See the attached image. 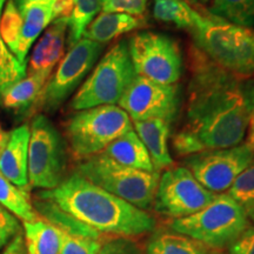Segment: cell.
Segmentation results:
<instances>
[{"instance_id": "6da1fadb", "label": "cell", "mask_w": 254, "mask_h": 254, "mask_svg": "<svg viewBox=\"0 0 254 254\" xmlns=\"http://www.w3.org/2000/svg\"><path fill=\"white\" fill-rule=\"evenodd\" d=\"M185 122L173 136L179 157L233 147L243 142L254 107L253 79H241L212 63L194 45Z\"/></svg>"}, {"instance_id": "7a4b0ae2", "label": "cell", "mask_w": 254, "mask_h": 254, "mask_svg": "<svg viewBox=\"0 0 254 254\" xmlns=\"http://www.w3.org/2000/svg\"><path fill=\"white\" fill-rule=\"evenodd\" d=\"M38 198L52 202L100 234L133 238L151 233L157 225L147 211L106 192L78 172L66 177L56 189L41 190Z\"/></svg>"}, {"instance_id": "3957f363", "label": "cell", "mask_w": 254, "mask_h": 254, "mask_svg": "<svg viewBox=\"0 0 254 254\" xmlns=\"http://www.w3.org/2000/svg\"><path fill=\"white\" fill-rule=\"evenodd\" d=\"M189 33L212 63L241 79H254V28L238 26L200 12Z\"/></svg>"}, {"instance_id": "277c9868", "label": "cell", "mask_w": 254, "mask_h": 254, "mask_svg": "<svg viewBox=\"0 0 254 254\" xmlns=\"http://www.w3.org/2000/svg\"><path fill=\"white\" fill-rule=\"evenodd\" d=\"M250 226L245 212L227 193L217 194L196 213L170 222L172 231L217 251L230 250Z\"/></svg>"}, {"instance_id": "5b68a950", "label": "cell", "mask_w": 254, "mask_h": 254, "mask_svg": "<svg viewBox=\"0 0 254 254\" xmlns=\"http://www.w3.org/2000/svg\"><path fill=\"white\" fill-rule=\"evenodd\" d=\"M75 172L106 192L144 211L153 206L160 178L159 172H146L124 166L103 153L85 159L78 165Z\"/></svg>"}, {"instance_id": "8992f818", "label": "cell", "mask_w": 254, "mask_h": 254, "mask_svg": "<svg viewBox=\"0 0 254 254\" xmlns=\"http://www.w3.org/2000/svg\"><path fill=\"white\" fill-rule=\"evenodd\" d=\"M127 40H120L105 53L72 98L71 109L87 110L118 105L124 92L136 77Z\"/></svg>"}, {"instance_id": "52a82bcc", "label": "cell", "mask_w": 254, "mask_h": 254, "mask_svg": "<svg viewBox=\"0 0 254 254\" xmlns=\"http://www.w3.org/2000/svg\"><path fill=\"white\" fill-rule=\"evenodd\" d=\"M131 129L132 120L118 105L78 111L65 125L71 152L80 159L101 153L111 142Z\"/></svg>"}, {"instance_id": "ba28073f", "label": "cell", "mask_w": 254, "mask_h": 254, "mask_svg": "<svg viewBox=\"0 0 254 254\" xmlns=\"http://www.w3.org/2000/svg\"><path fill=\"white\" fill-rule=\"evenodd\" d=\"M66 145L63 135L44 114H37L30 127L27 178L28 185L49 190L65 179Z\"/></svg>"}, {"instance_id": "9c48e42d", "label": "cell", "mask_w": 254, "mask_h": 254, "mask_svg": "<svg viewBox=\"0 0 254 254\" xmlns=\"http://www.w3.org/2000/svg\"><path fill=\"white\" fill-rule=\"evenodd\" d=\"M136 74L164 85H173L183 75L184 60L179 44L165 33L142 31L127 39Z\"/></svg>"}, {"instance_id": "30bf717a", "label": "cell", "mask_w": 254, "mask_h": 254, "mask_svg": "<svg viewBox=\"0 0 254 254\" xmlns=\"http://www.w3.org/2000/svg\"><path fill=\"white\" fill-rule=\"evenodd\" d=\"M103 51L104 45L84 37L69 47L46 81L37 107L47 113L56 112L93 69Z\"/></svg>"}, {"instance_id": "8fae6325", "label": "cell", "mask_w": 254, "mask_h": 254, "mask_svg": "<svg viewBox=\"0 0 254 254\" xmlns=\"http://www.w3.org/2000/svg\"><path fill=\"white\" fill-rule=\"evenodd\" d=\"M217 194L206 190L185 166L170 167L160 173L153 208L173 219L192 215L213 201Z\"/></svg>"}, {"instance_id": "7c38bea8", "label": "cell", "mask_w": 254, "mask_h": 254, "mask_svg": "<svg viewBox=\"0 0 254 254\" xmlns=\"http://www.w3.org/2000/svg\"><path fill=\"white\" fill-rule=\"evenodd\" d=\"M253 159L252 148L246 142H241L233 147L189 155L184 160V166L206 190L217 194L230 190Z\"/></svg>"}, {"instance_id": "4fadbf2b", "label": "cell", "mask_w": 254, "mask_h": 254, "mask_svg": "<svg viewBox=\"0 0 254 254\" xmlns=\"http://www.w3.org/2000/svg\"><path fill=\"white\" fill-rule=\"evenodd\" d=\"M118 106L133 122L160 119L172 124L182 106L180 87L164 85L136 75L120 98Z\"/></svg>"}, {"instance_id": "5bb4252c", "label": "cell", "mask_w": 254, "mask_h": 254, "mask_svg": "<svg viewBox=\"0 0 254 254\" xmlns=\"http://www.w3.org/2000/svg\"><path fill=\"white\" fill-rule=\"evenodd\" d=\"M68 18L57 19L46 28L28 59V74L49 79L55 66L65 55Z\"/></svg>"}, {"instance_id": "9a60e30c", "label": "cell", "mask_w": 254, "mask_h": 254, "mask_svg": "<svg viewBox=\"0 0 254 254\" xmlns=\"http://www.w3.org/2000/svg\"><path fill=\"white\" fill-rule=\"evenodd\" d=\"M30 126L21 125L8 133V139L0 151V174L19 189L27 190V160Z\"/></svg>"}, {"instance_id": "2e32d148", "label": "cell", "mask_w": 254, "mask_h": 254, "mask_svg": "<svg viewBox=\"0 0 254 254\" xmlns=\"http://www.w3.org/2000/svg\"><path fill=\"white\" fill-rule=\"evenodd\" d=\"M133 128L150 153L154 170L161 171L172 167L173 159L168 148L171 124L160 119L133 122Z\"/></svg>"}, {"instance_id": "e0dca14e", "label": "cell", "mask_w": 254, "mask_h": 254, "mask_svg": "<svg viewBox=\"0 0 254 254\" xmlns=\"http://www.w3.org/2000/svg\"><path fill=\"white\" fill-rule=\"evenodd\" d=\"M53 0L45 2L28 5L23 11H20L23 17V26L20 32L18 51L15 58L21 65L27 67V53L37 38L45 31L53 21L52 12Z\"/></svg>"}, {"instance_id": "ac0fdd59", "label": "cell", "mask_w": 254, "mask_h": 254, "mask_svg": "<svg viewBox=\"0 0 254 254\" xmlns=\"http://www.w3.org/2000/svg\"><path fill=\"white\" fill-rule=\"evenodd\" d=\"M101 153L124 166L146 172H157L147 148L142 144L134 129H131L111 142Z\"/></svg>"}, {"instance_id": "d6986e66", "label": "cell", "mask_w": 254, "mask_h": 254, "mask_svg": "<svg viewBox=\"0 0 254 254\" xmlns=\"http://www.w3.org/2000/svg\"><path fill=\"white\" fill-rule=\"evenodd\" d=\"M145 20L141 17L125 13L101 12L88 25L87 30L84 33V38L105 45L119 36L141 28L145 26Z\"/></svg>"}, {"instance_id": "ffe728a7", "label": "cell", "mask_w": 254, "mask_h": 254, "mask_svg": "<svg viewBox=\"0 0 254 254\" xmlns=\"http://www.w3.org/2000/svg\"><path fill=\"white\" fill-rule=\"evenodd\" d=\"M49 79L41 75L26 74V77L6 91L1 100L5 109L19 114H28L37 109L40 94Z\"/></svg>"}, {"instance_id": "44dd1931", "label": "cell", "mask_w": 254, "mask_h": 254, "mask_svg": "<svg viewBox=\"0 0 254 254\" xmlns=\"http://www.w3.org/2000/svg\"><path fill=\"white\" fill-rule=\"evenodd\" d=\"M212 251L204 244L171 230L153 231L144 254H211Z\"/></svg>"}, {"instance_id": "7402d4cb", "label": "cell", "mask_w": 254, "mask_h": 254, "mask_svg": "<svg viewBox=\"0 0 254 254\" xmlns=\"http://www.w3.org/2000/svg\"><path fill=\"white\" fill-rule=\"evenodd\" d=\"M24 241L26 254H58L59 231L45 219L24 222Z\"/></svg>"}, {"instance_id": "603a6c76", "label": "cell", "mask_w": 254, "mask_h": 254, "mask_svg": "<svg viewBox=\"0 0 254 254\" xmlns=\"http://www.w3.org/2000/svg\"><path fill=\"white\" fill-rule=\"evenodd\" d=\"M200 11L187 0H154L153 17L161 23L190 32L194 27Z\"/></svg>"}, {"instance_id": "cb8c5ba5", "label": "cell", "mask_w": 254, "mask_h": 254, "mask_svg": "<svg viewBox=\"0 0 254 254\" xmlns=\"http://www.w3.org/2000/svg\"><path fill=\"white\" fill-rule=\"evenodd\" d=\"M208 12L238 26L254 27V0H211Z\"/></svg>"}, {"instance_id": "d4e9b609", "label": "cell", "mask_w": 254, "mask_h": 254, "mask_svg": "<svg viewBox=\"0 0 254 254\" xmlns=\"http://www.w3.org/2000/svg\"><path fill=\"white\" fill-rule=\"evenodd\" d=\"M0 204L24 222L36 220L37 212L31 204L27 190L19 189L0 174Z\"/></svg>"}, {"instance_id": "484cf974", "label": "cell", "mask_w": 254, "mask_h": 254, "mask_svg": "<svg viewBox=\"0 0 254 254\" xmlns=\"http://www.w3.org/2000/svg\"><path fill=\"white\" fill-rule=\"evenodd\" d=\"M101 6L100 0H74V6L67 21L66 43L68 47L75 45L84 37L85 31L100 12Z\"/></svg>"}, {"instance_id": "4316f807", "label": "cell", "mask_w": 254, "mask_h": 254, "mask_svg": "<svg viewBox=\"0 0 254 254\" xmlns=\"http://www.w3.org/2000/svg\"><path fill=\"white\" fill-rule=\"evenodd\" d=\"M7 0H0V17H1V9L4 7ZM27 67L21 65L18 59L12 55L2 41L0 36V104L2 97L9 87L13 86L21 79H24L27 74Z\"/></svg>"}, {"instance_id": "83f0119b", "label": "cell", "mask_w": 254, "mask_h": 254, "mask_svg": "<svg viewBox=\"0 0 254 254\" xmlns=\"http://www.w3.org/2000/svg\"><path fill=\"white\" fill-rule=\"evenodd\" d=\"M227 194L236 200L249 220L254 222V159L249 167L237 178L227 190Z\"/></svg>"}, {"instance_id": "f1b7e54d", "label": "cell", "mask_w": 254, "mask_h": 254, "mask_svg": "<svg viewBox=\"0 0 254 254\" xmlns=\"http://www.w3.org/2000/svg\"><path fill=\"white\" fill-rule=\"evenodd\" d=\"M23 26V17L15 5L14 0H7L5 9L0 17V36L6 47L15 57L18 51L20 32Z\"/></svg>"}, {"instance_id": "f546056e", "label": "cell", "mask_w": 254, "mask_h": 254, "mask_svg": "<svg viewBox=\"0 0 254 254\" xmlns=\"http://www.w3.org/2000/svg\"><path fill=\"white\" fill-rule=\"evenodd\" d=\"M59 237L60 246L58 254H98L104 244L101 239L97 238L74 236L62 231H59Z\"/></svg>"}, {"instance_id": "4dcf8cb0", "label": "cell", "mask_w": 254, "mask_h": 254, "mask_svg": "<svg viewBox=\"0 0 254 254\" xmlns=\"http://www.w3.org/2000/svg\"><path fill=\"white\" fill-rule=\"evenodd\" d=\"M146 6L147 0H106L101 6V11L141 17L146 11Z\"/></svg>"}, {"instance_id": "1f68e13d", "label": "cell", "mask_w": 254, "mask_h": 254, "mask_svg": "<svg viewBox=\"0 0 254 254\" xmlns=\"http://www.w3.org/2000/svg\"><path fill=\"white\" fill-rule=\"evenodd\" d=\"M98 254H144L132 238L114 237L106 240Z\"/></svg>"}, {"instance_id": "d6a6232c", "label": "cell", "mask_w": 254, "mask_h": 254, "mask_svg": "<svg viewBox=\"0 0 254 254\" xmlns=\"http://www.w3.org/2000/svg\"><path fill=\"white\" fill-rule=\"evenodd\" d=\"M20 233L18 218L0 204V238L8 241Z\"/></svg>"}, {"instance_id": "836d02e7", "label": "cell", "mask_w": 254, "mask_h": 254, "mask_svg": "<svg viewBox=\"0 0 254 254\" xmlns=\"http://www.w3.org/2000/svg\"><path fill=\"white\" fill-rule=\"evenodd\" d=\"M228 254H254V226H250L240 239L228 250Z\"/></svg>"}, {"instance_id": "e575fe53", "label": "cell", "mask_w": 254, "mask_h": 254, "mask_svg": "<svg viewBox=\"0 0 254 254\" xmlns=\"http://www.w3.org/2000/svg\"><path fill=\"white\" fill-rule=\"evenodd\" d=\"M73 6H74V0H53V21L57 19L68 18L72 13Z\"/></svg>"}, {"instance_id": "d590c367", "label": "cell", "mask_w": 254, "mask_h": 254, "mask_svg": "<svg viewBox=\"0 0 254 254\" xmlns=\"http://www.w3.org/2000/svg\"><path fill=\"white\" fill-rule=\"evenodd\" d=\"M1 254H26V247H25L24 234L19 233L6 246L4 252Z\"/></svg>"}, {"instance_id": "8d00e7d4", "label": "cell", "mask_w": 254, "mask_h": 254, "mask_svg": "<svg viewBox=\"0 0 254 254\" xmlns=\"http://www.w3.org/2000/svg\"><path fill=\"white\" fill-rule=\"evenodd\" d=\"M247 141L246 144L252 148V151L254 152V107L252 111V114H251V119H250V124H249V128H247Z\"/></svg>"}, {"instance_id": "74e56055", "label": "cell", "mask_w": 254, "mask_h": 254, "mask_svg": "<svg viewBox=\"0 0 254 254\" xmlns=\"http://www.w3.org/2000/svg\"><path fill=\"white\" fill-rule=\"evenodd\" d=\"M45 1H51V0H14L15 5L19 8V11H23L25 7H27L28 5L37 4V2H45Z\"/></svg>"}, {"instance_id": "f35d334b", "label": "cell", "mask_w": 254, "mask_h": 254, "mask_svg": "<svg viewBox=\"0 0 254 254\" xmlns=\"http://www.w3.org/2000/svg\"><path fill=\"white\" fill-rule=\"evenodd\" d=\"M7 139H8V133H6L4 129L1 128V126H0V151L2 150V147L5 146Z\"/></svg>"}, {"instance_id": "ab89813d", "label": "cell", "mask_w": 254, "mask_h": 254, "mask_svg": "<svg viewBox=\"0 0 254 254\" xmlns=\"http://www.w3.org/2000/svg\"><path fill=\"white\" fill-rule=\"evenodd\" d=\"M211 254H228V251H217V250H213L211 252Z\"/></svg>"}, {"instance_id": "60d3db41", "label": "cell", "mask_w": 254, "mask_h": 254, "mask_svg": "<svg viewBox=\"0 0 254 254\" xmlns=\"http://www.w3.org/2000/svg\"><path fill=\"white\" fill-rule=\"evenodd\" d=\"M5 244H7V241L2 239V238H0V250H1V247L5 245Z\"/></svg>"}, {"instance_id": "b9f144b4", "label": "cell", "mask_w": 254, "mask_h": 254, "mask_svg": "<svg viewBox=\"0 0 254 254\" xmlns=\"http://www.w3.org/2000/svg\"><path fill=\"white\" fill-rule=\"evenodd\" d=\"M200 1L205 2V4H206V2H209V1H211V0H200Z\"/></svg>"}, {"instance_id": "7bdbcfd3", "label": "cell", "mask_w": 254, "mask_h": 254, "mask_svg": "<svg viewBox=\"0 0 254 254\" xmlns=\"http://www.w3.org/2000/svg\"><path fill=\"white\" fill-rule=\"evenodd\" d=\"M187 1H189V2H194V4H195V2L198 1V0H187Z\"/></svg>"}, {"instance_id": "ee69618b", "label": "cell", "mask_w": 254, "mask_h": 254, "mask_svg": "<svg viewBox=\"0 0 254 254\" xmlns=\"http://www.w3.org/2000/svg\"><path fill=\"white\" fill-rule=\"evenodd\" d=\"M100 1H101V4H104V2L106 1V0H100Z\"/></svg>"}]
</instances>
